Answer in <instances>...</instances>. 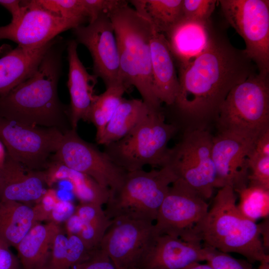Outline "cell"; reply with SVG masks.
<instances>
[{
	"instance_id": "41",
	"label": "cell",
	"mask_w": 269,
	"mask_h": 269,
	"mask_svg": "<svg viewBox=\"0 0 269 269\" xmlns=\"http://www.w3.org/2000/svg\"><path fill=\"white\" fill-rule=\"evenodd\" d=\"M254 152L261 156H269V129L257 139Z\"/></svg>"
},
{
	"instance_id": "16",
	"label": "cell",
	"mask_w": 269,
	"mask_h": 269,
	"mask_svg": "<svg viewBox=\"0 0 269 269\" xmlns=\"http://www.w3.org/2000/svg\"><path fill=\"white\" fill-rule=\"evenodd\" d=\"M255 141L218 133L213 135L212 155L216 170L215 188L229 186L235 192L249 183V159Z\"/></svg>"
},
{
	"instance_id": "8",
	"label": "cell",
	"mask_w": 269,
	"mask_h": 269,
	"mask_svg": "<svg viewBox=\"0 0 269 269\" xmlns=\"http://www.w3.org/2000/svg\"><path fill=\"white\" fill-rule=\"evenodd\" d=\"M213 138L208 130L183 132L179 141L169 148L164 166L171 168L206 200L215 188Z\"/></svg>"
},
{
	"instance_id": "23",
	"label": "cell",
	"mask_w": 269,
	"mask_h": 269,
	"mask_svg": "<svg viewBox=\"0 0 269 269\" xmlns=\"http://www.w3.org/2000/svg\"><path fill=\"white\" fill-rule=\"evenodd\" d=\"M61 228L52 222L33 225L15 248L22 269H45L53 241Z\"/></svg>"
},
{
	"instance_id": "12",
	"label": "cell",
	"mask_w": 269,
	"mask_h": 269,
	"mask_svg": "<svg viewBox=\"0 0 269 269\" xmlns=\"http://www.w3.org/2000/svg\"><path fill=\"white\" fill-rule=\"evenodd\" d=\"M209 206L195 189L178 178L169 187L158 210L154 227L158 235H168L189 242L195 227L205 216Z\"/></svg>"
},
{
	"instance_id": "11",
	"label": "cell",
	"mask_w": 269,
	"mask_h": 269,
	"mask_svg": "<svg viewBox=\"0 0 269 269\" xmlns=\"http://www.w3.org/2000/svg\"><path fill=\"white\" fill-rule=\"evenodd\" d=\"M51 160L88 175L108 189L110 195L120 188L127 172L95 145L83 139L76 129H73L63 134L59 146Z\"/></svg>"
},
{
	"instance_id": "26",
	"label": "cell",
	"mask_w": 269,
	"mask_h": 269,
	"mask_svg": "<svg viewBox=\"0 0 269 269\" xmlns=\"http://www.w3.org/2000/svg\"><path fill=\"white\" fill-rule=\"evenodd\" d=\"M151 111L141 99L124 98L96 142L105 146L120 139Z\"/></svg>"
},
{
	"instance_id": "42",
	"label": "cell",
	"mask_w": 269,
	"mask_h": 269,
	"mask_svg": "<svg viewBox=\"0 0 269 269\" xmlns=\"http://www.w3.org/2000/svg\"><path fill=\"white\" fill-rule=\"evenodd\" d=\"M183 269H213L209 264H202L200 262L191 264Z\"/></svg>"
},
{
	"instance_id": "13",
	"label": "cell",
	"mask_w": 269,
	"mask_h": 269,
	"mask_svg": "<svg viewBox=\"0 0 269 269\" xmlns=\"http://www.w3.org/2000/svg\"><path fill=\"white\" fill-rule=\"evenodd\" d=\"M111 222L99 248L116 269H137L141 260L159 235L154 224L127 218L114 219Z\"/></svg>"
},
{
	"instance_id": "24",
	"label": "cell",
	"mask_w": 269,
	"mask_h": 269,
	"mask_svg": "<svg viewBox=\"0 0 269 269\" xmlns=\"http://www.w3.org/2000/svg\"><path fill=\"white\" fill-rule=\"evenodd\" d=\"M47 186L51 187L60 180H66L81 203H93L102 206L110 197V191L100 186L87 175L69 168L57 161L51 160L44 170Z\"/></svg>"
},
{
	"instance_id": "10",
	"label": "cell",
	"mask_w": 269,
	"mask_h": 269,
	"mask_svg": "<svg viewBox=\"0 0 269 269\" xmlns=\"http://www.w3.org/2000/svg\"><path fill=\"white\" fill-rule=\"evenodd\" d=\"M63 134L56 128L31 127L0 116V141L7 153L31 170L47 168Z\"/></svg>"
},
{
	"instance_id": "4",
	"label": "cell",
	"mask_w": 269,
	"mask_h": 269,
	"mask_svg": "<svg viewBox=\"0 0 269 269\" xmlns=\"http://www.w3.org/2000/svg\"><path fill=\"white\" fill-rule=\"evenodd\" d=\"M113 23L120 57V83L127 91L134 87L153 111L162 110L154 94L151 71V23L129 2L109 14Z\"/></svg>"
},
{
	"instance_id": "3",
	"label": "cell",
	"mask_w": 269,
	"mask_h": 269,
	"mask_svg": "<svg viewBox=\"0 0 269 269\" xmlns=\"http://www.w3.org/2000/svg\"><path fill=\"white\" fill-rule=\"evenodd\" d=\"M190 242L226 253H237L251 264L269 262L260 224L245 217L233 188H220L212 207L192 232Z\"/></svg>"
},
{
	"instance_id": "29",
	"label": "cell",
	"mask_w": 269,
	"mask_h": 269,
	"mask_svg": "<svg viewBox=\"0 0 269 269\" xmlns=\"http://www.w3.org/2000/svg\"><path fill=\"white\" fill-rule=\"evenodd\" d=\"M126 92L124 87L118 85L107 88L104 92L96 95L89 117V122L96 129V141L123 100Z\"/></svg>"
},
{
	"instance_id": "40",
	"label": "cell",
	"mask_w": 269,
	"mask_h": 269,
	"mask_svg": "<svg viewBox=\"0 0 269 269\" xmlns=\"http://www.w3.org/2000/svg\"><path fill=\"white\" fill-rule=\"evenodd\" d=\"M24 0H0V4L7 9L12 15L11 22L18 20L24 9Z\"/></svg>"
},
{
	"instance_id": "22",
	"label": "cell",
	"mask_w": 269,
	"mask_h": 269,
	"mask_svg": "<svg viewBox=\"0 0 269 269\" xmlns=\"http://www.w3.org/2000/svg\"><path fill=\"white\" fill-rule=\"evenodd\" d=\"M50 41L34 49L17 46L0 58V96L9 93L29 78L36 70L48 50L54 45Z\"/></svg>"
},
{
	"instance_id": "7",
	"label": "cell",
	"mask_w": 269,
	"mask_h": 269,
	"mask_svg": "<svg viewBox=\"0 0 269 269\" xmlns=\"http://www.w3.org/2000/svg\"><path fill=\"white\" fill-rule=\"evenodd\" d=\"M177 178L167 166L127 172L120 188L110 195L105 213L111 221L127 218L153 223L170 186Z\"/></svg>"
},
{
	"instance_id": "34",
	"label": "cell",
	"mask_w": 269,
	"mask_h": 269,
	"mask_svg": "<svg viewBox=\"0 0 269 269\" xmlns=\"http://www.w3.org/2000/svg\"><path fill=\"white\" fill-rule=\"evenodd\" d=\"M269 189V156L253 152L249 159V183Z\"/></svg>"
},
{
	"instance_id": "31",
	"label": "cell",
	"mask_w": 269,
	"mask_h": 269,
	"mask_svg": "<svg viewBox=\"0 0 269 269\" xmlns=\"http://www.w3.org/2000/svg\"><path fill=\"white\" fill-rule=\"evenodd\" d=\"M47 10L58 16L78 23L80 25L88 19L82 0H37Z\"/></svg>"
},
{
	"instance_id": "35",
	"label": "cell",
	"mask_w": 269,
	"mask_h": 269,
	"mask_svg": "<svg viewBox=\"0 0 269 269\" xmlns=\"http://www.w3.org/2000/svg\"><path fill=\"white\" fill-rule=\"evenodd\" d=\"M127 2L122 0H82L89 22L102 14L110 13Z\"/></svg>"
},
{
	"instance_id": "37",
	"label": "cell",
	"mask_w": 269,
	"mask_h": 269,
	"mask_svg": "<svg viewBox=\"0 0 269 269\" xmlns=\"http://www.w3.org/2000/svg\"><path fill=\"white\" fill-rule=\"evenodd\" d=\"M73 269H116L107 255L100 248Z\"/></svg>"
},
{
	"instance_id": "20",
	"label": "cell",
	"mask_w": 269,
	"mask_h": 269,
	"mask_svg": "<svg viewBox=\"0 0 269 269\" xmlns=\"http://www.w3.org/2000/svg\"><path fill=\"white\" fill-rule=\"evenodd\" d=\"M150 47L154 94L161 103L171 106L175 102L179 89L175 62L165 35L154 27Z\"/></svg>"
},
{
	"instance_id": "43",
	"label": "cell",
	"mask_w": 269,
	"mask_h": 269,
	"mask_svg": "<svg viewBox=\"0 0 269 269\" xmlns=\"http://www.w3.org/2000/svg\"><path fill=\"white\" fill-rule=\"evenodd\" d=\"M6 155V151L3 143L0 141V166L4 163Z\"/></svg>"
},
{
	"instance_id": "44",
	"label": "cell",
	"mask_w": 269,
	"mask_h": 269,
	"mask_svg": "<svg viewBox=\"0 0 269 269\" xmlns=\"http://www.w3.org/2000/svg\"><path fill=\"white\" fill-rule=\"evenodd\" d=\"M258 269H269V262L260 263Z\"/></svg>"
},
{
	"instance_id": "17",
	"label": "cell",
	"mask_w": 269,
	"mask_h": 269,
	"mask_svg": "<svg viewBox=\"0 0 269 269\" xmlns=\"http://www.w3.org/2000/svg\"><path fill=\"white\" fill-rule=\"evenodd\" d=\"M206 256L205 248L200 244L159 235L137 269H183L194 263L205 261Z\"/></svg>"
},
{
	"instance_id": "33",
	"label": "cell",
	"mask_w": 269,
	"mask_h": 269,
	"mask_svg": "<svg viewBox=\"0 0 269 269\" xmlns=\"http://www.w3.org/2000/svg\"><path fill=\"white\" fill-rule=\"evenodd\" d=\"M217 0H183V17L197 21L208 22L214 11Z\"/></svg>"
},
{
	"instance_id": "30",
	"label": "cell",
	"mask_w": 269,
	"mask_h": 269,
	"mask_svg": "<svg viewBox=\"0 0 269 269\" xmlns=\"http://www.w3.org/2000/svg\"><path fill=\"white\" fill-rule=\"evenodd\" d=\"M239 196L237 207L248 219L256 222L269 215V189L260 186L248 184L235 191Z\"/></svg>"
},
{
	"instance_id": "21",
	"label": "cell",
	"mask_w": 269,
	"mask_h": 269,
	"mask_svg": "<svg viewBox=\"0 0 269 269\" xmlns=\"http://www.w3.org/2000/svg\"><path fill=\"white\" fill-rule=\"evenodd\" d=\"M212 31L209 21L182 17L164 34L177 66L192 60L206 49Z\"/></svg>"
},
{
	"instance_id": "14",
	"label": "cell",
	"mask_w": 269,
	"mask_h": 269,
	"mask_svg": "<svg viewBox=\"0 0 269 269\" xmlns=\"http://www.w3.org/2000/svg\"><path fill=\"white\" fill-rule=\"evenodd\" d=\"M24 4L18 20L0 26V39H9L21 48L34 49L53 40L61 32L80 26L47 10L37 0H24Z\"/></svg>"
},
{
	"instance_id": "2",
	"label": "cell",
	"mask_w": 269,
	"mask_h": 269,
	"mask_svg": "<svg viewBox=\"0 0 269 269\" xmlns=\"http://www.w3.org/2000/svg\"><path fill=\"white\" fill-rule=\"evenodd\" d=\"M53 47L29 78L0 96V116L31 127L56 128L64 134L72 128L69 109L58 96L61 54Z\"/></svg>"
},
{
	"instance_id": "36",
	"label": "cell",
	"mask_w": 269,
	"mask_h": 269,
	"mask_svg": "<svg viewBox=\"0 0 269 269\" xmlns=\"http://www.w3.org/2000/svg\"><path fill=\"white\" fill-rule=\"evenodd\" d=\"M60 199L53 189H47L40 199L32 207L37 222L49 221L52 211Z\"/></svg>"
},
{
	"instance_id": "1",
	"label": "cell",
	"mask_w": 269,
	"mask_h": 269,
	"mask_svg": "<svg viewBox=\"0 0 269 269\" xmlns=\"http://www.w3.org/2000/svg\"><path fill=\"white\" fill-rule=\"evenodd\" d=\"M179 89L170 109V122L178 130H208L215 124L231 90L256 73L244 50L212 29L206 49L178 66Z\"/></svg>"
},
{
	"instance_id": "32",
	"label": "cell",
	"mask_w": 269,
	"mask_h": 269,
	"mask_svg": "<svg viewBox=\"0 0 269 269\" xmlns=\"http://www.w3.org/2000/svg\"><path fill=\"white\" fill-rule=\"evenodd\" d=\"M203 247L206 250L205 261L213 269H253L252 264L247 260L236 259L211 247Z\"/></svg>"
},
{
	"instance_id": "39",
	"label": "cell",
	"mask_w": 269,
	"mask_h": 269,
	"mask_svg": "<svg viewBox=\"0 0 269 269\" xmlns=\"http://www.w3.org/2000/svg\"><path fill=\"white\" fill-rule=\"evenodd\" d=\"M0 269H22L17 257L6 243L0 239Z\"/></svg>"
},
{
	"instance_id": "38",
	"label": "cell",
	"mask_w": 269,
	"mask_h": 269,
	"mask_svg": "<svg viewBox=\"0 0 269 269\" xmlns=\"http://www.w3.org/2000/svg\"><path fill=\"white\" fill-rule=\"evenodd\" d=\"M75 208L71 202L59 199L52 211L49 222L59 225L65 223L74 213Z\"/></svg>"
},
{
	"instance_id": "25",
	"label": "cell",
	"mask_w": 269,
	"mask_h": 269,
	"mask_svg": "<svg viewBox=\"0 0 269 269\" xmlns=\"http://www.w3.org/2000/svg\"><path fill=\"white\" fill-rule=\"evenodd\" d=\"M36 223L32 207L16 201H0V239L9 246L15 248Z\"/></svg>"
},
{
	"instance_id": "28",
	"label": "cell",
	"mask_w": 269,
	"mask_h": 269,
	"mask_svg": "<svg viewBox=\"0 0 269 269\" xmlns=\"http://www.w3.org/2000/svg\"><path fill=\"white\" fill-rule=\"evenodd\" d=\"M183 0H134L130 2L155 29L166 33L183 17Z\"/></svg>"
},
{
	"instance_id": "6",
	"label": "cell",
	"mask_w": 269,
	"mask_h": 269,
	"mask_svg": "<svg viewBox=\"0 0 269 269\" xmlns=\"http://www.w3.org/2000/svg\"><path fill=\"white\" fill-rule=\"evenodd\" d=\"M178 130L167 122L163 112L151 111L137 125L119 140L104 146V152L126 172L146 165L163 167L168 143Z\"/></svg>"
},
{
	"instance_id": "19",
	"label": "cell",
	"mask_w": 269,
	"mask_h": 269,
	"mask_svg": "<svg viewBox=\"0 0 269 269\" xmlns=\"http://www.w3.org/2000/svg\"><path fill=\"white\" fill-rule=\"evenodd\" d=\"M77 49V42L70 41L67 48V86L70 96V120L73 129H77L81 120L89 122L90 110L96 96L94 87L97 82V77L90 74L80 60Z\"/></svg>"
},
{
	"instance_id": "18",
	"label": "cell",
	"mask_w": 269,
	"mask_h": 269,
	"mask_svg": "<svg viewBox=\"0 0 269 269\" xmlns=\"http://www.w3.org/2000/svg\"><path fill=\"white\" fill-rule=\"evenodd\" d=\"M44 170L28 169L6 152L0 166V201L36 202L45 192Z\"/></svg>"
},
{
	"instance_id": "9",
	"label": "cell",
	"mask_w": 269,
	"mask_h": 269,
	"mask_svg": "<svg viewBox=\"0 0 269 269\" xmlns=\"http://www.w3.org/2000/svg\"><path fill=\"white\" fill-rule=\"evenodd\" d=\"M228 22L244 40L259 73L269 74V0H220Z\"/></svg>"
},
{
	"instance_id": "27",
	"label": "cell",
	"mask_w": 269,
	"mask_h": 269,
	"mask_svg": "<svg viewBox=\"0 0 269 269\" xmlns=\"http://www.w3.org/2000/svg\"><path fill=\"white\" fill-rule=\"evenodd\" d=\"M91 255L77 236L67 235L61 228L53 241L45 269H73Z\"/></svg>"
},
{
	"instance_id": "15",
	"label": "cell",
	"mask_w": 269,
	"mask_h": 269,
	"mask_svg": "<svg viewBox=\"0 0 269 269\" xmlns=\"http://www.w3.org/2000/svg\"><path fill=\"white\" fill-rule=\"evenodd\" d=\"M74 30L78 42L90 52L94 75L102 79L106 88L122 85L119 49L109 14H102L87 25H82Z\"/></svg>"
},
{
	"instance_id": "5",
	"label": "cell",
	"mask_w": 269,
	"mask_h": 269,
	"mask_svg": "<svg viewBox=\"0 0 269 269\" xmlns=\"http://www.w3.org/2000/svg\"><path fill=\"white\" fill-rule=\"evenodd\" d=\"M215 124L218 133L256 141L269 129V75L255 73L235 86Z\"/></svg>"
}]
</instances>
